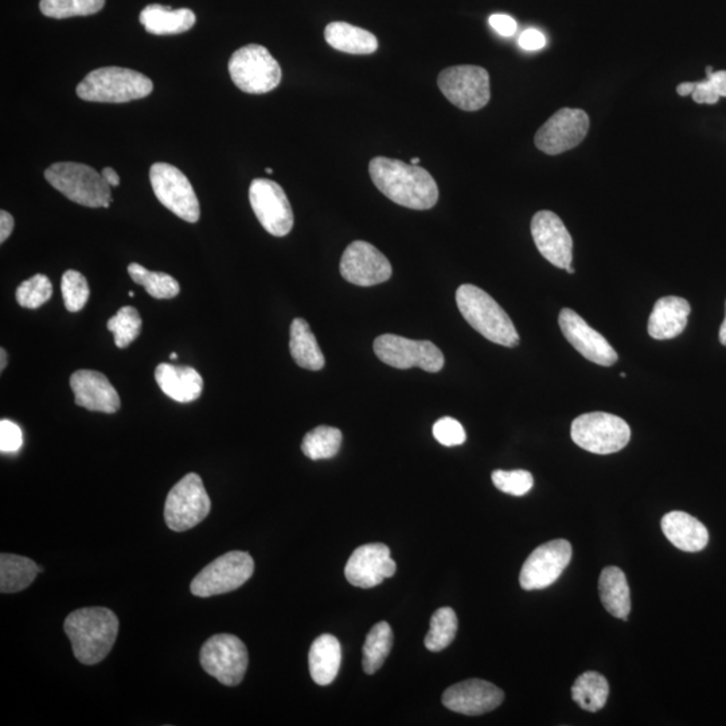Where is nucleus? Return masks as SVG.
I'll return each mask as SVG.
<instances>
[{"label":"nucleus","instance_id":"nucleus-1","mask_svg":"<svg viewBox=\"0 0 726 726\" xmlns=\"http://www.w3.org/2000/svg\"><path fill=\"white\" fill-rule=\"evenodd\" d=\"M377 189L394 204L413 210H428L439 201V187L432 175L419 165L377 156L369 165Z\"/></svg>","mask_w":726,"mask_h":726},{"label":"nucleus","instance_id":"nucleus-2","mask_svg":"<svg viewBox=\"0 0 726 726\" xmlns=\"http://www.w3.org/2000/svg\"><path fill=\"white\" fill-rule=\"evenodd\" d=\"M64 628L72 643L74 657L83 665L92 666L111 653L119 632V620L108 608H81L66 618Z\"/></svg>","mask_w":726,"mask_h":726},{"label":"nucleus","instance_id":"nucleus-3","mask_svg":"<svg viewBox=\"0 0 726 726\" xmlns=\"http://www.w3.org/2000/svg\"><path fill=\"white\" fill-rule=\"evenodd\" d=\"M456 304L468 325L490 342L506 347L519 345L513 320L482 288L463 284L456 291Z\"/></svg>","mask_w":726,"mask_h":726},{"label":"nucleus","instance_id":"nucleus-4","mask_svg":"<svg viewBox=\"0 0 726 726\" xmlns=\"http://www.w3.org/2000/svg\"><path fill=\"white\" fill-rule=\"evenodd\" d=\"M154 84L150 78L127 68H100L92 70L78 84L77 96L92 103H128L151 95Z\"/></svg>","mask_w":726,"mask_h":726},{"label":"nucleus","instance_id":"nucleus-5","mask_svg":"<svg viewBox=\"0 0 726 726\" xmlns=\"http://www.w3.org/2000/svg\"><path fill=\"white\" fill-rule=\"evenodd\" d=\"M46 181L66 198L87 208H109L112 202L111 186L103 174L83 163H54L45 171Z\"/></svg>","mask_w":726,"mask_h":726},{"label":"nucleus","instance_id":"nucleus-6","mask_svg":"<svg viewBox=\"0 0 726 726\" xmlns=\"http://www.w3.org/2000/svg\"><path fill=\"white\" fill-rule=\"evenodd\" d=\"M229 73L234 85L251 95H264L279 87L281 68L275 57L261 45H247L233 54Z\"/></svg>","mask_w":726,"mask_h":726},{"label":"nucleus","instance_id":"nucleus-7","mask_svg":"<svg viewBox=\"0 0 726 726\" xmlns=\"http://www.w3.org/2000/svg\"><path fill=\"white\" fill-rule=\"evenodd\" d=\"M572 440L583 450L596 455L622 451L630 443V425L605 412L585 413L572 423Z\"/></svg>","mask_w":726,"mask_h":726},{"label":"nucleus","instance_id":"nucleus-8","mask_svg":"<svg viewBox=\"0 0 726 726\" xmlns=\"http://www.w3.org/2000/svg\"><path fill=\"white\" fill-rule=\"evenodd\" d=\"M212 502L202 482L201 476L187 474L167 495L165 521L173 532H186L199 525L208 517Z\"/></svg>","mask_w":726,"mask_h":726},{"label":"nucleus","instance_id":"nucleus-9","mask_svg":"<svg viewBox=\"0 0 726 726\" xmlns=\"http://www.w3.org/2000/svg\"><path fill=\"white\" fill-rule=\"evenodd\" d=\"M255 572V561L247 552H229L210 562L191 581L190 589L194 596L212 597L236 591L242 587Z\"/></svg>","mask_w":726,"mask_h":726},{"label":"nucleus","instance_id":"nucleus-10","mask_svg":"<svg viewBox=\"0 0 726 726\" xmlns=\"http://www.w3.org/2000/svg\"><path fill=\"white\" fill-rule=\"evenodd\" d=\"M440 91L455 107L467 112L479 111L489 104L490 74L474 65L452 66L437 78Z\"/></svg>","mask_w":726,"mask_h":726},{"label":"nucleus","instance_id":"nucleus-11","mask_svg":"<svg viewBox=\"0 0 726 726\" xmlns=\"http://www.w3.org/2000/svg\"><path fill=\"white\" fill-rule=\"evenodd\" d=\"M152 190L160 204L183 221L195 224L201 217L197 194L189 178L169 163H155L150 170Z\"/></svg>","mask_w":726,"mask_h":726},{"label":"nucleus","instance_id":"nucleus-12","mask_svg":"<svg viewBox=\"0 0 726 726\" xmlns=\"http://www.w3.org/2000/svg\"><path fill=\"white\" fill-rule=\"evenodd\" d=\"M199 661L209 675L225 686H237L248 669V650L237 636L218 634L202 646Z\"/></svg>","mask_w":726,"mask_h":726},{"label":"nucleus","instance_id":"nucleus-13","mask_svg":"<svg viewBox=\"0 0 726 726\" xmlns=\"http://www.w3.org/2000/svg\"><path fill=\"white\" fill-rule=\"evenodd\" d=\"M374 353L394 369L420 368L437 373L444 366V355L432 342L413 341L393 334L378 337L374 341Z\"/></svg>","mask_w":726,"mask_h":726},{"label":"nucleus","instance_id":"nucleus-14","mask_svg":"<svg viewBox=\"0 0 726 726\" xmlns=\"http://www.w3.org/2000/svg\"><path fill=\"white\" fill-rule=\"evenodd\" d=\"M249 201L257 220L272 236H287L294 228V212L279 183L255 179L249 189Z\"/></svg>","mask_w":726,"mask_h":726},{"label":"nucleus","instance_id":"nucleus-15","mask_svg":"<svg viewBox=\"0 0 726 726\" xmlns=\"http://www.w3.org/2000/svg\"><path fill=\"white\" fill-rule=\"evenodd\" d=\"M572 558V545L567 540H553L538 546L525 561L519 584L525 591H540L556 583Z\"/></svg>","mask_w":726,"mask_h":726},{"label":"nucleus","instance_id":"nucleus-16","mask_svg":"<svg viewBox=\"0 0 726 726\" xmlns=\"http://www.w3.org/2000/svg\"><path fill=\"white\" fill-rule=\"evenodd\" d=\"M589 126V116L583 109L562 108L537 131L534 143L545 154H562L583 142Z\"/></svg>","mask_w":726,"mask_h":726},{"label":"nucleus","instance_id":"nucleus-17","mask_svg":"<svg viewBox=\"0 0 726 726\" xmlns=\"http://www.w3.org/2000/svg\"><path fill=\"white\" fill-rule=\"evenodd\" d=\"M339 271L343 279L358 287H373L392 277V265L384 253L366 241L351 242L343 252Z\"/></svg>","mask_w":726,"mask_h":726},{"label":"nucleus","instance_id":"nucleus-18","mask_svg":"<svg viewBox=\"0 0 726 726\" xmlns=\"http://www.w3.org/2000/svg\"><path fill=\"white\" fill-rule=\"evenodd\" d=\"M397 565L384 544L359 546L351 554L345 568L347 581L354 587L369 589L396 573Z\"/></svg>","mask_w":726,"mask_h":726},{"label":"nucleus","instance_id":"nucleus-19","mask_svg":"<svg viewBox=\"0 0 726 726\" xmlns=\"http://www.w3.org/2000/svg\"><path fill=\"white\" fill-rule=\"evenodd\" d=\"M558 323L562 330V334L567 338L573 347L588 361L596 363V365L608 366L614 365L618 361V354L614 347L610 345L600 333L593 330L591 326L579 314L571 308H564L558 316Z\"/></svg>","mask_w":726,"mask_h":726},{"label":"nucleus","instance_id":"nucleus-20","mask_svg":"<svg viewBox=\"0 0 726 726\" xmlns=\"http://www.w3.org/2000/svg\"><path fill=\"white\" fill-rule=\"evenodd\" d=\"M532 236L538 251L554 267L565 269L572 265V236L556 213L541 210L534 214Z\"/></svg>","mask_w":726,"mask_h":726},{"label":"nucleus","instance_id":"nucleus-21","mask_svg":"<svg viewBox=\"0 0 726 726\" xmlns=\"http://www.w3.org/2000/svg\"><path fill=\"white\" fill-rule=\"evenodd\" d=\"M505 700L502 690L482 679H468L456 683L443 694V705L464 716H480L493 712Z\"/></svg>","mask_w":726,"mask_h":726},{"label":"nucleus","instance_id":"nucleus-22","mask_svg":"<svg viewBox=\"0 0 726 726\" xmlns=\"http://www.w3.org/2000/svg\"><path fill=\"white\" fill-rule=\"evenodd\" d=\"M74 402L92 412L116 413L120 397L108 378L95 370H77L70 377Z\"/></svg>","mask_w":726,"mask_h":726},{"label":"nucleus","instance_id":"nucleus-23","mask_svg":"<svg viewBox=\"0 0 726 726\" xmlns=\"http://www.w3.org/2000/svg\"><path fill=\"white\" fill-rule=\"evenodd\" d=\"M688 300L678 296H665L659 299L651 312L649 319V334L657 341L677 338L688 326L690 315Z\"/></svg>","mask_w":726,"mask_h":726},{"label":"nucleus","instance_id":"nucleus-24","mask_svg":"<svg viewBox=\"0 0 726 726\" xmlns=\"http://www.w3.org/2000/svg\"><path fill=\"white\" fill-rule=\"evenodd\" d=\"M155 380L167 397L182 404L198 400L204 389L201 374L190 366L160 363L155 370Z\"/></svg>","mask_w":726,"mask_h":726},{"label":"nucleus","instance_id":"nucleus-25","mask_svg":"<svg viewBox=\"0 0 726 726\" xmlns=\"http://www.w3.org/2000/svg\"><path fill=\"white\" fill-rule=\"evenodd\" d=\"M662 532L683 552L696 553L706 548L709 532L704 523L683 511H671L662 518Z\"/></svg>","mask_w":726,"mask_h":726},{"label":"nucleus","instance_id":"nucleus-26","mask_svg":"<svg viewBox=\"0 0 726 726\" xmlns=\"http://www.w3.org/2000/svg\"><path fill=\"white\" fill-rule=\"evenodd\" d=\"M308 663L315 683L320 686L333 683L342 663V647L339 640L333 635H320L312 643Z\"/></svg>","mask_w":726,"mask_h":726},{"label":"nucleus","instance_id":"nucleus-27","mask_svg":"<svg viewBox=\"0 0 726 726\" xmlns=\"http://www.w3.org/2000/svg\"><path fill=\"white\" fill-rule=\"evenodd\" d=\"M139 21L150 34L175 35L189 31L197 18L190 9L173 10L170 6L150 5L140 13Z\"/></svg>","mask_w":726,"mask_h":726},{"label":"nucleus","instance_id":"nucleus-28","mask_svg":"<svg viewBox=\"0 0 726 726\" xmlns=\"http://www.w3.org/2000/svg\"><path fill=\"white\" fill-rule=\"evenodd\" d=\"M599 595L605 610L614 618L627 620L631 612V592L622 569L607 567L599 579Z\"/></svg>","mask_w":726,"mask_h":726},{"label":"nucleus","instance_id":"nucleus-29","mask_svg":"<svg viewBox=\"0 0 726 726\" xmlns=\"http://www.w3.org/2000/svg\"><path fill=\"white\" fill-rule=\"evenodd\" d=\"M327 44L338 52L349 54H373L377 52L376 35L346 22H333L325 30Z\"/></svg>","mask_w":726,"mask_h":726},{"label":"nucleus","instance_id":"nucleus-30","mask_svg":"<svg viewBox=\"0 0 726 726\" xmlns=\"http://www.w3.org/2000/svg\"><path fill=\"white\" fill-rule=\"evenodd\" d=\"M290 350L292 358L300 368L311 372L325 368V355L320 350L310 325L302 318L294 319L290 327Z\"/></svg>","mask_w":726,"mask_h":726},{"label":"nucleus","instance_id":"nucleus-31","mask_svg":"<svg viewBox=\"0 0 726 726\" xmlns=\"http://www.w3.org/2000/svg\"><path fill=\"white\" fill-rule=\"evenodd\" d=\"M38 572V565L30 558L2 553L0 556V591L2 593L21 592L30 587Z\"/></svg>","mask_w":726,"mask_h":726},{"label":"nucleus","instance_id":"nucleus-32","mask_svg":"<svg viewBox=\"0 0 726 726\" xmlns=\"http://www.w3.org/2000/svg\"><path fill=\"white\" fill-rule=\"evenodd\" d=\"M610 685L603 675L596 671L581 674L572 686V698L581 709L596 713L607 704Z\"/></svg>","mask_w":726,"mask_h":726},{"label":"nucleus","instance_id":"nucleus-33","mask_svg":"<svg viewBox=\"0 0 726 726\" xmlns=\"http://www.w3.org/2000/svg\"><path fill=\"white\" fill-rule=\"evenodd\" d=\"M393 647V631L386 622L377 623L366 636L362 650V667L366 674L377 673Z\"/></svg>","mask_w":726,"mask_h":726},{"label":"nucleus","instance_id":"nucleus-34","mask_svg":"<svg viewBox=\"0 0 726 726\" xmlns=\"http://www.w3.org/2000/svg\"><path fill=\"white\" fill-rule=\"evenodd\" d=\"M342 437V432L338 428L320 425L304 436L303 454L311 460L334 458L341 450Z\"/></svg>","mask_w":726,"mask_h":726},{"label":"nucleus","instance_id":"nucleus-35","mask_svg":"<svg viewBox=\"0 0 726 726\" xmlns=\"http://www.w3.org/2000/svg\"><path fill=\"white\" fill-rule=\"evenodd\" d=\"M131 279L146 288L147 294L155 299H173L181 292L179 283L173 276L163 272H151L138 263L128 265Z\"/></svg>","mask_w":726,"mask_h":726},{"label":"nucleus","instance_id":"nucleus-36","mask_svg":"<svg viewBox=\"0 0 726 726\" xmlns=\"http://www.w3.org/2000/svg\"><path fill=\"white\" fill-rule=\"evenodd\" d=\"M458 632V616L450 607L439 608L431 619V628L425 636V647L433 653L447 649Z\"/></svg>","mask_w":726,"mask_h":726},{"label":"nucleus","instance_id":"nucleus-37","mask_svg":"<svg viewBox=\"0 0 726 726\" xmlns=\"http://www.w3.org/2000/svg\"><path fill=\"white\" fill-rule=\"evenodd\" d=\"M105 6V0H41L39 9L48 18L66 19L88 17L99 13Z\"/></svg>","mask_w":726,"mask_h":726},{"label":"nucleus","instance_id":"nucleus-38","mask_svg":"<svg viewBox=\"0 0 726 726\" xmlns=\"http://www.w3.org/2000/svg\"><path fill=\"white\" fill-rule=\"evenodd\" d=\"M107 329L115 337L116 346L126 349L142 331V318L135 307H121L115 316L108 320Z\"/></svg>","mask_w":726,"mask_h":726},{"label":"nucleus","instance_id":"nucleus-39","mask_svg":"<svg viewBox=\"0 0 726 726\" xmlns=\"http://www.w3.org/2000/svg\"><path fill=\"white\" fill-rule=\"evenodd\" d=\"M53 295L52 281L48 276L35 275L29 280L23 281L21 286L15 292V298L19 306L29 308V310H37L49 302Z\"/></svg>","mask_w":726,"mask_h":726},{"label":"nucleus","instance_id":"nucleus-40","mask_svg":"<svg viewBox=\"0 0 726 726\" xmlns=\"http://www.w3.org/2000/svg\"><path fill=\"white\" fill-rule=\"evenodd\" d=\"M61 292L66 310L70 312L83 310L91 295L88 281L83 273L73 271V269L66 271L62 276Z\"/></svg>","mask_w":726,"mask_h":726},{"label":"nucleus","instance_id":"nucleus-41","mask_svg":"<svg viewBox=\"0 0 726 726\" xmlns=\"http://www.w3.org/2000/svg\"><path fill=\"white\" fill-rule=\"evenodd\" d=\"M494 486L502 493L514 495V497H522L533 489L534 479L529 471L515 470L503 471L497 470L491 475Z\"/></svg>","mask_w":726,"mask_h":726},{"label":"nucleus","instance_id":"nucleus-42","mask_svg":"<svg viewBox=\"0 0 726 726\" xmlns=\"http://www.w3.org/2000/svg\"><path fill=\"white\" fill-rule=\"evenodd\" d=\"M433 436L441 446L456 447L462 446L467 439L466 431L458 420L452 417H443L433 425Z\"/></svg>","mask_w":726,"mask_h":726},{"label":"nucleus","instance_id":"nucleus-43","mask_svg":"<svg viewBox=\"0 0 726 726\" xmlns=\"http://www.w3.org/2000/svg\"><path fill=\"white\" fill-rule=\"evenodd\" d=\"M23 435L21 428L10 420L0 421V451L3 454H13L21 450Z\"/></svg>","mask_w":726,"mask_h":726},{"label":"nucleus","instance_id":"nucleus-44","mask_svg":"<svg viewBox=\"0 0 726 726\" xmlns=\"http://www.w3.org/2000/svg\"><path fill=\"white\" fill-rule=\"evenodd\" d=\"M693 100L696 101L697 104H717L718 100L721 99L720 96L717 95L716 91H714L712 84H710V81L708 78L704 81H698V83H694V91L692 93Z\"/></svg>","mask_w":726,"mask_h":726},{"label":"nucleus","instance_id":"nucleus-45","mask_svg":"<svg viewBox=\"0 0 726 726\" xmlns=\"http://www.w3.org/2000/svg\"><path fill=\"white\" fill-rule=\"evenodd\" d=\"M490 25L502 37H513L517 33V22L506 14H494L490 17Z\"/></svg>","mask_w":726,"mask_h":726},{"label":"nucleus","instance_id":"nucleus-46","mask_svg":"<svg viewBox=\"0 0 726 726\" xmlns=\"http://www.w3.org/2000/svg\"><path fill=\"white\" fill-rule=\"evenodd\" d=\"M519 46H521L522 49L530 50V52L544 49L546 46L545 35L542 34L540 30L536 29L523 31L521 37H519Z\"/></svg>","mask_w":726,"mask_h":726},{"label":"nucleus","instance_id":"nucleus-47","mask_svg":"<svg viewBox=\"0 0 726 726\" xmlns=\"http://www.w3.org/2000/svg\"><path fill=\"white\" fill-rule=\"evenodd\" d=\"M706 76H708V80L710 81V84H712V87L714 91H716L717 95L720 97H726V70H718V72H714L712 66H708V68H706Z\"/></svg>","mask_w":726,"mask_h":726},{"label":"nucleus","instance_id":"nucleus-48","mask_svg":"<svg viewBox=\"0 0 726 726\" xmlns=\"http://www.w3.org/2000/svg\"><path fill=\"white\" fill-rule=\"evenodd\" d=\"M15 221L13 216L6 210L0 212V242H5L10 234L13 233Z\"/></svg>","mask_w":726,"mask_h":726},{"label":"nucleus","instance_id":"nucleus-49","mask_svg":"<svg viewBox=\"0 0 726 726\" xmlns=\"http://www.w3.org/2000/svg\"><path fill=\"white\" fill-rule=\"evenodd\" d=\"M103 177L105 181L108 182V185L111 187H116L120 185V177L119 174L116 173L115 170L112 169V167H105L103 169Z\"/></svg>","mask_w":726,"mask_h":726},{"label":"nucleus","instance_id":"nucleus-50","mask_svg":"<svg viewBox=\"0 0 726 726\" xmlns=\"http://www.w3.org/2000/svg\"><path fill=\"white\" fill-rule=\"evenodd\" d=\"M694 91V83H682L677 87V93L679 96L685 97L692 95Z\"/></svg>","mask_w":726,"mask_h":726},{"label":"nucleus","instance_id":"nucleus-51","mask_svg":"<svg viewBox=\"0 0 726 726\" xmlns=\"http://www.w3.org/2000/svg\"><path fill=\"white\" fill-rule=\"evenodd\" d=\"M720 342L722 343V345L726 346V311L724 323H722L720 327Z\"/></svg>","mask_w":726,"mask_h":726},{"label":"nucleus","instance_id":"nucleus-52","mask_svg":"<svg viewBox=\"0 0 726 726\" xmlns=\"http://www.w3.org/2000/svg\"><path fill=\"white\" fill-rule=\"evenodd\" d=\"M0 357H2V359H0V370L3 372L7 366V353L5 349L0 350Z\"/></svg>","mask_w":726,"mask_h":726},{"label":"nucleus","instance_id":"nucleus-53","mask_svg":"<svg viewBox=\"0 0 726 726\" xmlns=\"http://www.w3.org/2000/svg\"><path fill=\"white\" fill-rule=\"evenodd\" d=\"M565 271L573 275V273H575V268H573L572 265H569V267L565 268Z\"/></svg>","mask_w":726,"mask_h":726},{"label":"nucleus","instance_id":"nucleus-54","mask_svg":"<svg viewBox=\"0 0 726 726\" xmlns=\"http://www.w3.org/2000/svg\"><path fill=\"white\" fill-rule=\"evenodd\" d=\"M419 163H420V158H413L411 160V165L417 166V165H419Z\"/></svg>","mask_w":726,"mask_h":726},{"label":"nucleus","instance_id":"nucleus-55","mask_svg":"<svg viewBox=\"0 0 726 726\" xmlns=\"http://www.w3.org/2000/svg\"><path fill=\"white\" fill-rule=\"evenodd\" d=\"M177 358H178V355L175 353L170 355V359H173V361H174V359H177Z\"/></svg>","mask_w":726,"mask_h":726},{"label":"nucleus","instance_id":"nucleus-56","mask_svg":"<svg viewBox=\"0 0 726 726\" xmlns=\"http://www.w3.org/2000/svg\"><path fill=\"white\" fill-rule=\"evenodd\" d=\"M265 171H267V174H272L273 173V170L272 169H267Z\"/></svg>","mask_w":726,"mask_h":726},{"label":"nucleus","instance_id":"nucleus-57","mask_svg":"<svg viewBox=\"0 0 726 726\" xmlns=\"http://www.w3.org/2000/svg\"><path fill=\"white\" fill-rule=\"evenodd\" d=\"M128 295H130L131 298H132V296H135L134 292H132V291L131 292H128Z\"/></svg>","mask_w":726,"mask_h":726},{"label":"nucleus","instance_id":"nucleus-58","mask_svg":"<svg viewBox=\"0 0 726 726\" xmlns=\"http://www.w3.org/2000/svg\"><path fill=\"white\" fill-rule=\"evenodd\" d=\"M620 377H622V378H626V377H627V376H626V373H622V374H620Z\"/></svg>","mask_w":726,"mask_h":726}]
</instances>
